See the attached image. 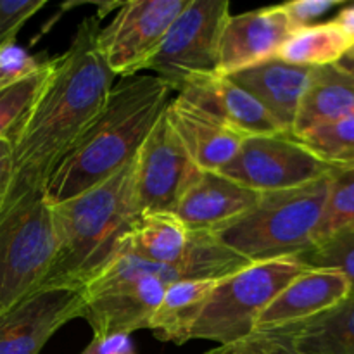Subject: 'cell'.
Wrapping results in <instances>:
<instances>
[{
  "instance_id": "1",
  "label": "cell",
  "mask_w": 354,
  "mask_h": 354,
  "mask_svg": "<svg viewBox=\"0 0 354 354\" xmlns=\"http://www.w3.org/2000/svg\"><path fill=\"white\" fill-rule=\"evenodd\" d=\"M99 30V17H85L68 50L50 59L44 86L9 138L14 171L3 209L45 192L52 173L106 104L116 76L97 48Z\"/></svg>"
},
{
  "instance_id": "2",
  "label": "cell",
  "mask_w": 354,
  "mask_h": 354,
  "mask_svg": "<svg viewBox=\"0 0 354 354\" xmlns=\"http://www.w3.org/2000/svg\"><path fill=\"white\" fill-rule=\"evenodd\" d=\"M169 95L171 88L156 75H135L113 85L100 113L52 173L45 199L57 204L80 196L133 161Z\"/></svg>"
},
{
  "instance_id": "3",
  "label": "cell",
  "mask_w": 354,
  "mask_h": 354,
  "mask_svg": "<svg viewBox=\"0 0 354 354\" xmlns=\"http://www.w3.org/2000/svg\"><path fill=\"white\" fill-rule=\"evenodd\" d=\"M137 158L124 168L62 203L50 204L57 254L45 287H83L120 254L140 214L135 196Z\"/></svg>"
},
{
  "instance_id": "4",
  "label": "cell",
  "mask_w": 354,
  "mask_h": 354,
  "mask_svg": "<svg viewBox=\"0 0 354 354\" xmlns=\"http://www.w3.org/2000/svg\"><path fill=\"white\" fill-rule=\"evenodd\" d=\"M330 176L332 173L296 189L261 194L249 213L214 235L249 263L299 258L315 245Z\"/></svg>"
},
{
  "instance_id": "5",
  "label": "cell",
  "mask_w": 354,
  "mask_h": 354,
  "mask_svg": "<svg viewBox=\"0 0 354 354\" xmlns=\"http://www.w3.org/2000/svg\"><path fill=\"white\" fill-rule=\"evenodd\" d=\"M187 280L180 268L154 265L128 252L118 254L99 277L83 287V315L93 335L144 330L166 287Z\"/></svg>"
},
{
  "instance_id": "6",
  "label": "cell",
  "mask_w": 354,
  "mask_h": 354,
  "mask_svg": "<svg viewBox=\"0 0 354 354\" xmlns=\"http://www.w3.org/2000/svg\"><path fill=\"white\" fill-rule=\"evenodd\" d=\"M55 254L57 234L45 192L0 213V317L44 289Z\"/></svg>"
},
{
  "instance_id": "7",
  "label": "cell",
  "mask_w": 354,
  "mask_h": 354,
  "mask_svg": "<svg viewBox=\"0 0 354 354\" xmlns=\"http://www.w3.org/2000/svg\"><path fill=\"white\" fill-rule=\"evenodd\" d=\"M308 266L297 258L251 263L216 283L196 327L192 339L234 344L254 334L256 322L277 294Z\"/></svg>"
},
{
  "instance_id": "8",
  "label": "cell",
  "mask_w": 354,
  "mask_h": 354,
  "mask_svg": "<svg viewBox=\"0 0 354 354\" xmlns=\"http://www.w3.org/2000/svg\"><path fill=\"white\" fill-rule=\"evenodd\" d=\"M228 16L230 2L227 0H189L147 69L154 71L171 92L192 78L220 75V40Z\"/></svg>"
},
{
  "instance_id": "9",
  "label": "cell",
  "mask_w": 354,
  "mask_h": 354,
  "mask_svg": "<svg viewBox=\"0 0 354 354\" xmlns=\"http://www.w3.org/2000/svg\"><path fill=\"white\" fill-rule=\"evenodd\" d=\"M334 171L287 133L245 137L235 158L220 169L221 175L256 194L296 189Z\"/></svg>"
},
{
  "instance_id": "10",
  "label": "cell",
  "mask_w": 354,
  "mask_h": 354,
  "mask_svg": "<svg viewBox=\"0 0 354 354\" xmlns=\"http://www.w3.org/2000/svg\"><path fill=\"white\" fill-rule=\"evenodd\" d=\"M189 0H133L120 3L97 33V48L114 76L130 78L147 69L166 33Z\"/></svg>"
},
{
  "instance_id": "11",
  "label": "cell",
  "mask_w": 354,
  "mask_h": 354,
  "mask_svg": "<svg viewBox=\"0 0 354 354\" xmlns=\"http://www.w3.org/2000/svg\"><path fill=\"white\" fill-rule=\"evenodd\" d=\"M199 169L183 149L165 111L137 154L135 196L140 213H173Z\"/></svg>"
},
{
  "instance_id": "12",
  "label": "cell",
  "mask_w": 354,
  "mask_h": 354,
  "mask_svg": "<svg viewBox=\"0 0 354 354\" xmlns=\"http://www.w3.org/2000/svg\"><path fill=\"white\" fill-rule=\"evenodd\" d=\"M80 287H44L0 317V354H40L55 332L82 318Z\"/></svg>"
},
{
  "instance_id": "13",
  "label": "cell",
  "mask_w": 354,
  "mask_h": 354,
  "mask_svg": "<svg viewBox=\"0 0 354 354\" xmlns=\"http://www.w3.org/2000/svg\"><path fill=\"white\" fill-rule=\"evenodd\" d=\"M292 31L280 6L230 14L221 33L218 73L230 76L275 59Z\"/></svg>"
},
{
  "instance_id": "14",
  "label": "cell",
  "mask_w": 354,
  "mask_h": 354,
  "mask_svg": "<svg viewBox=\"0 0 354 354\" xmlns=\"http://www.w3.org/2000/svg\"><path fill=\"white\" fill-rule=\"evenodd\" d=\"M259 196L220 171H199L173 213L189 232L216 234L249 213Z\"/></svg>"
},
{
  "instance_id": "15",
  "label": "cell",
  "mask_w": 354,
  "mask_h": 354,
  "mask_svg": "<svg viewBox=\"0 0 354 354\" xmlns=\"http://www.w3.org/2000/svg\"><path fill=\"white\" fill-rule=\"evenodd\" d=\"M351 294V283L341 272L306 268L290 280L256 322L254 332L277 330L301 324L337 306Z\"/></svg>"
},
{
  "instance_id": "16",
  "label": "cell",
  "mask_w": 354,
  "mask_h": 354,
  "mask_svg": "<svg viewBox=\"0 0 354 354\" xmlns=\"http://www.w3.org/2000/svg\"><path fill=\"white\" fill-rule=\"evenodd\" d=\"M165 114L199 171H220L235 158L245 138L180 95L169 99Z\"/></svg>"
},
{
  "instance_id": "17",
  "label": "cell",
  "mask_w": 354,
  "mask_h": 354,
  "mask_svg": "<svg viewBox=\"0 0 354 354\" xmlns=\"http://www.w3.org/2000/svg\"><path fill=\"white\" fill-rule=\"evenodd\" d=\"M176 92L245 137L283 133L272 114L230 76H199L183 83Z\"/></svg>"
},
{
  "instance_id": "18",
  "label": "cell",
  "mask_w": 354,
  "mask_h": 354,
  "mask_svg": "<svg viewBox=\"0 0 354 354\" xmlns=\"http://www.w3.org/2000/svg\"><path fill=\"white\" fill-rule=\"evenodd\" d=\"M311 69L313 68L289 64L275 57L230 75V78L272 114L283 133L292 135L297 109L310 82Z\"/></svg>"
},
{
  "instance_id": "19",
  "label": "cell",
  "mask_w": 354,
  "mask_h": 354,
  "mask_svg": "<svg viewBox=\"0 0 354 354\" xmlns=\"http://www.w3.org/2000/svg\"><path fill=\"white\" fill-rule=\"evenodd\" d=\"M354 113V73L341 64L311 69L304 95L297 109L292 137L304 135L335 123Z\"/></svg>"
},
{
  "instance_id": "20",
  "label": "cell",
  "mask_w": 354,
  "mask_h": 354,
  "mask_svg": "<svg viewBox=\"0 0 354 354\" xmlns=\"http://www.w3.org/2000/svg\"><path fill=\"white\" fill-rule=\"evenodd\" d=\"M192 244L194 232L187 230L175 213H140L124 237L120 254L128 252L154 265L180 268L187 280H196L183 266Z\"/></svg>"
},
{
  "instance_id": "21",
  "label": "cell",
  "mask_w": 354,
  "mask_h": 354,
  "mask_svg": "<svg viewBox=\"0 0 354 354\" xmlns=\"http://www.w3.org/2000/svg\"><path fill=\"white\" fill-rule=\"evenodd\" d=\"M220 280H180L166 287L161 303L152 315L149 330L162 342H173L176 346L189 342L194 327Z\"/></svg>"
},
{
  "instance_id": "22",
  "label": "cell",
  "mask_w": 354,
  "mask_h": 354,
  "mask_svg": "<svg viewBox=\"0 0 354 354\" xmlns=\"http://www.w3.org/2000/svg\"><path fill=\"white\" fill-rule=\"evenodd\" d=\"M277 330L301 354H354V294L318 317Z\"/></svg>"
},
{
  "instance_id": "23",
  "label": "cell",
  "mask_w": 354,
  "mask_h": 354,
  "mask_svg": "<svg viewBox=\"0 0 354 354\" xmlns=\"http://www.w3.org/2000/svg\"><path fill=\"white\" fill-rule=\"evenodd\" d=\"M351 44L332 21L310 24L294 30L280 47L277 59L289 64L318 66L337 64L348 52Z\"/></svg>"
},
{
  "instance_id": "24",
  "label": "cell",
  "mask_w": 354,
  "mask_h": 354,
  "mask_svg": "<svg viewBox=\"0 0 354 354\" xmlns=\"http://www.w3.org/2000/svg\"><path fill=\"white\" fill-rule=\"evenodd\" d=\"M354 227V169H341L330 176L324 214L315 232V245ZM313 245V248H315Z\"/></svg>"
},
{
  "instance_id": "25",
  "label": "cell",
  "mask_w": 354,
  "mask_h": 354,
  "mask_svg": "<svg viewBox=\"0 0 354 354\" xmlns=\"http://www.w3.org/2000/svg\"><path fill=\"white\" fill-rule=\"evenodd\" d=\"M297 140L335 171L354 169V113Z\"/></svg>"
},
{
  "instance_id": "26",
  "label": "cell",
  "mask_w": 354,
  "mask_h": 354,
  "mask_svg": "<svg viewBox=\"0 0 354 354\" xmlns=\"http://www.w3.org/2000/svg\"><path fill=\"white\" fill-rule=\"evenodd\" d=\"M50 71V61L38 71L0 90V138H10L19 121L37 99Z\"/></svg>"
},
{
  "instance_id": "27",
  "label": "cell",
  "mask_w": 354,
  "mask_h": 354,
  "mask_svg": "<svg viewBox=\"0 0 354 354\" xmlns=\"http://www.w3.org/2000/svg\"><path fill=\"white\" fill-rule=\"evenodd\" d=\"M297 259L308 268L341 272L351 283V294H354V227L328 239L324 244L315 245Z\"/></svg>"
},
{
  "instance_id": "28",
  "label": "cell",
  "mask_w": 354,
  "mask_h": 354,
  "mask_svg": "<svg viewBox=\"0 0 354 354\" xmlns=\"http://www.w3.org/2000/svg\"><path fill=\"white\" fill-rule=\"evenodd\" d=\"M50 59L37 57L16 41L0 45V90L44 68Z\"/></svg>"
},
{
  "instance_id": "29",
  "label": "cell",
  "mask_w": 354,
  "mask_h": 354,
  "mask_svg": "<svg viewBox=\"0 0 354 354\" xmlns=\"http://www.w3.org/2000/svg\"><path fill=\"white\" fill-rule=\"evenodd\" d=\"M206 354H301L279 330L254 332L228 346H218Z\"/></svg>"
},
{
  "instance_id": "30",
  "label": "cell",
  "mask_w": 354,
  "mask_h": 354,
  "mask_svg": "<svg viewBox=\"0 0 354 354\" xmlns=\"http://www.w3.org/2000/svg\"><path fill=\"white\" fill-rule=\"evenodd\" d=\"M45 3V0H0V45L16 40L24 23Z\"/></svg>"
},
{
  "instance_id": "31",
  "label": "cell",
  "mask_w": 354,
  "mask_h": 354,
  "mask_svg": "<svg viewBox=\"0 0 354 354\" xmlns=\"http://www.w3.org/2000/svg\"><path fill=\"white\" fill-rule=\"evenodd\" d=\"M341 0H294V2L282 3V10L287 19L294 26V30L315 24V21L324 17L332 9L341 6Z\"/></svg>"
},
{
  "instance_id": "32",
  "label": "cell",
  "mask_w": 354,
  "mask_h": 354,
  "mask_svg": "<svg viewBox=\"0 0 354 354\" xmlns=\"http://www.w3.org/2000/svg\"><path fill=\"white\" fill-rule=\"evenodd\" d=\"M80 354H137L133 341L127 334L93 335Z\"/></svg>"
},
{
  "instance_id": "33",
  "label": "cell",
  "mask_w": 354,
  "mask_h": 354,
  "mask_svg": "<svg viewBox=\"0 0 354 354\" xmlns=\"http://www.w3.org/2000/svg\"><path fill=\"white\" fill-rule=\"evenodd\" d=\"M12 144L9 138H0V211L3 209L10 183H12Z\"/></svg>"
},
{
  "instance_id": "34",
  "label": "cell",
  "mask_w": 354,
  "mask_h": 354,
  "mask_svg": "<svg viewBox=\"0 0 354 354\" xmlns=\"http://www.w3.org/2000/svg\"><path fill=\"white\" fill-rule=\"evenodd\" d=\"M332 23L344 33V37L348 38L349 44H351V50L349 52H354V3L353 6L344 7V9L332 19Z\"/></svg>"
},
{
  "instance_id": "35",
  "label": "cell",
  "mask_w": 354,
  "mask_h": 354,
  "mask_svg": "<svg viewBox=\"0 0 354 354\" xmlns=\"http://www.w3.org/2000/svg\"><path fill=\"white\" fill-rule=\"evenodd\" d=\"M339 64H341L342 68L349 69V71L354 73V52H348V54L339 61Z\"/></svg>"
}]
</instances>
